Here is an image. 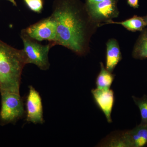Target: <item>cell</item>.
I'll return each mask as SVG.
<instances>
[{"label":"cell","instance_id":"5","mask_svg":"<svg viewBox=\"0 0 147 147\" xmlns=\"http://www.w3.org/2000/svg\"><path fill=\"white\" fill-rule=\"evenodd\" d=\"M85 5L90 16L99 27L107 24L119 14L117 0H86Z\"/></svg>","mask_w":147,"mask_h":147},{"label":"cell","instance_id":"1","mask_svg":"<svg viewBox=\"0 0 147 147\" xmlns=\"http://www.w3.org/2000/svg\"><path fill=\"white\" fill-rule=\"evenodd\" d=\"M52 16L57 23L55 45H60L81 57L88 54L90 43L99 25L79 0H55Z\"/></svg>","mask_w":147,"mask_h":147},{"label":"cell","instance_id":"8","mask_svg":"<svg viewBox=\"0 0 147 147\" xmlns=\"http://www.w3.org/2000/svg\"><path fill=\"white\" fill-rule=\"evenodd\" d=\"M91 93L95 103L104 114L108 123L113 122L112 110L115 105V93L111 89L100 90L92 89Z\"/></svg>","mask_w":147,"mask_h":147},{"label":"cell","instance_id":"2","mask_svg":"<svg viewBox=\"0 0 147 147\" xmlns=\"http://www.w3.org/2000/svg\"><path fill=\"white\" fill-rule=\"evenodd\" d=\"M27 64L24 50L11 47L0 39V93H20L21 76Z\"/></svg>","mask_w":147,"mask_h":147},{"label":"cell","instance_id":"15","mask_svg":"<svg viewBox=\"0 0 147 147\" xmlns=\"http://www.w3.org/2000/svg\"><path fill=\"white\" fill-rule=\"evenodd\" d=\"M133 101L139 108L141 116L140 123L147 124V94L141 98L132 96Z\"/></svg>","mask_w":147,"mask_h":147},{"label":"cell","instance_id":"13","mask_svg":"<svg viewBox=\"0 0 147 147\" xmlns=\"http://www.w3.org/2000/svg\"><path fill=\"white\" fill-rule=\"evenodd\" d=\"M108 24L120 25L127 30L132 32H141L147 26L143 17L137 15H134L131 18L121 22H115L112 20L107 24Z\"/></svg>","mask_w":147,"mask_h":147},{"label":"cell","instance_id":"6","mask_svg":"<svg viewBox=\"0 0 147 147\" xmlns=\"http://www.w3.org/2000/svg\"><path fill=\"white\" fill-rule=\"evenodd\" d=\"M57 29V21L51 15L24 30L29 37L36 41L48 40L55 43Z\"/></svg>","mask_w":147,"mask_h":147},{"label":"cell","instance_id":"16","mask_svg":"<svg viewBox=\"0 0 147 147\" xmlns=\"http://www.w3.org/2000/svg\"><path fill=\"white\" fill-rule=\"evenodd\" d=\"M28 8L36 13H40L43 7L42 0H24Z\"/></svg>","mask_w":147,"mask_h":147},{"label":"cell","instance_id":"3","mask_svg":"<svg viewBox=\"0 0 147 147\" xmlns=\"http://www.w3.org/2000/svg\"><path fill=\"white\" fill-rule=\"evenodd\" d=\"M21 38L24 43L23 49L27 64H33L42 70H47L50 67L48 54L50 49L55 46L54 42L43 45L31 38L24 29L21 31Z\"/></svg>","mask_w":147,"mask_h":147},{"label":"cell","instance_id":"14","mask_svg":"<svg viewBox=\"0 0 147 147\" xmlns=\"http://www.w3.org/2000/svg\"><path fill=\"white\" fill-rule=\"evenodd\" d=\"M104 142L105 144L103 145L105 146L128 147L125 130L111 133L105 139Z\"/></svg>","mask_w":147,"mask_h":147},{"label":"cell","instance_id":"4","mask_svg":"<svg viewBox=\"0 0 147 147\" xmlns=\"http://www.w3.org/2000/svg\"><path fill=\"white\" fill-rule=\"evenodd\" d=\"M1 105L0 124L14 123L22 118L25 113L24 102L20 93L5 92L1 93Z\"/></svg>","mask_w":147,"mask_h":147},{"label":"cell","instance_id":"9","mask_svg":"<svg viewBox=\"0 0 147 147\" xmlns=\"http://www.w3.org/2000/svg\"><path fill=\"white\" fill-rule=\"evenodd\" d=\"M106 52L105 68L113 72L116 67L122 59L120 48L115 38L109 39L106 43Z\"/></svg>","mask_w":147,"mask_h":147},{"label":"cell","instance_id":"7","mask_svg":"<svg viewBox=\"0 0 147 147\" xmlns=\"http://www.w3.org/2000/svg\"><path fill=\"white\" fill-rule=\"evenodd\" d=\"M29 88L26 101V120L35 124H42L44 122L42 99L39 92L32 86Z\"/></svg>","mask_w":147,"mask_h":147},{"label":"cell","instance_id":"18","mask_svg":"<svg viewBox=\"0 0 147 147\" xmlns=\"http://www.w3.org/2000/svg\"><path fill=\"white\" fill-rule=\"evenodd\" d=\"M8 1H10L11 3H12L13 5L17 6V3H16L15 0H8Z\"/></svg>","mask_w":147,"mask_h":147},{"label":"cell","instance_id":"11","mask_svg":"<svg viewBox=\"0 0 147 147\" xmlns=\"http://www.w3.org/2000/svg\"><path fill=\"white\" fill-rule=\"evenodd\" d=\"M132 56L136 59H147V27L141 32L133 47Z\"/></svg>","mask_w":147,"mask_h":147},{"label":"cell","instance_id":"17","mask_svg":"<svg viewBox=\"0 0 147 147\" xmlns=\"http://www.w3.org/2000/svg\"><path fill=\"white\" fill-rule=\"evenodd\" d=\"M139 0H127V4L132 8H138L139 7Z\"/></svg>","mask_w":147,"mask_h":147},{"label":"cell","instance_id":"19","mask_svg":"<svg viewBox=\"0 0 147 147\" xmlns=\"http://www.w3.org/2000/svg\"><path fill=\"white\" fill-rule=\"evenodd\" d=\"M143 18H144V20L147 26V14L146 16H143Z\"/></svg>","mask_w":147,"mask_h":147},{"label":"cell","instance_id":"12","mask_svg":"<svg viewBox=\"0 0 147 147\" xmlns=\"http://www.w3.org/2000/svg\"><path fill=\"white\" fill-rule=\"evenodd\" d=\"M100 70L96 77V88L100 90H108L110 89L115 75L113 72L108 71L105 68L103 63L100 62Z\"/></svg>","mask_w":147,"mask_h":147},{"label":"cell","instance_id":"10","mask_svg":"<svg viewBox=\"0 0 147 147\" xmlns=\"http://www.w3.org/2000/svg\"><path fill=\"white\" fill-rule=\"evenodd\" d=\"M125 132L129 147H144L147 146V124L140 123Z\"/></svg>","mask_w":147,"mask_h":147}]
</instances>
